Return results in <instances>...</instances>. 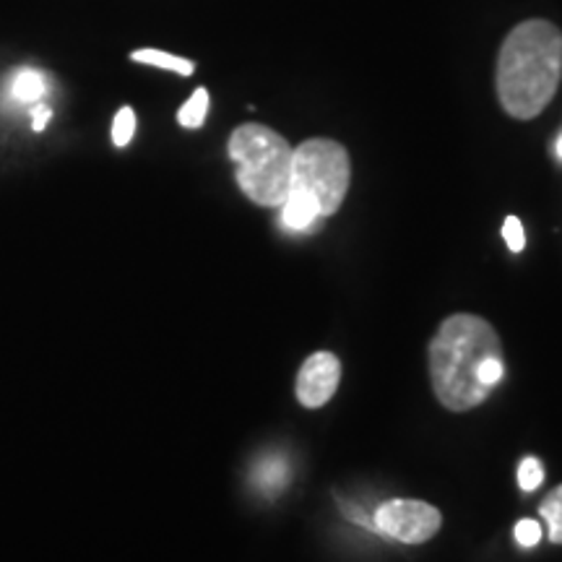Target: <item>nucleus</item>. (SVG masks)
Segmentation results:
<instances>
[{"instance_id": "obj_1", "label": "nucleus", "mask_w": 562, "mask_h": 562, "mask_svg": "<svg viewBox=\"0 0 562 562\" xmlns=\"http://www.w3.org/2000/svg\"><path fill=\"white\" fill-rule=\"evenodd\" d=\"M427 368L435 398L448 412H472L505 375L501 336L480 315H448L427 349Z\"/></svg>"}, {"instance_id": "obj_2", "label": "nucleus", "mask_w": 562, "mask_h": 562, "mask_svg": "<svg viewBox=\"0 0 562 562\" xmlns=\"http://www.w3.org/2000/svg\"><path fill=\"white\" fill-rule=\"evenodd\" d=\"M562 81V32L547 19L513 26L497 53L495 89L516 121H533L554 100Z\"/></svg>"}, {"instance_id": "obj_3", "label": "nucleus", "mask_w": 562, "mask_h": 562, "mask_svg": "<svg viewBox=\"0 0 562 562\" xmlns=\"http://www.w3.org/2000/svg\"><path fill=\"white\" fill-rule=\"evenodd\" d=\"M227 154L235 161V178L245 199L266 209H279L290 193L292 157L290 140L269 125L245 123L232 131Z\"/></svg>"}, {"instance_id": "obj_4", "label": "nucleus", "mask_w": 562, "mask_h": 562, "mask_svg": "<svg viewBox=\"0 0 562 562\" xmlns=\"http://www.w3.org/2000/svg\"><path fill=\"white\" fill-rule=\"evenodd\" d=\"M349 151L334 138H307L294 149L290 193L307 195L318 206L321 220L341 209L349 193Z\"/></svg>"}, {"instance_id": "obj_5", "label": "nucleus", "mask_w": 562, "mask_h": 562, "mask_svg": "<svg viewBox=\"0 0 562 562\" xmlns=\"http://www.w3.org/2000/svg\"><path fill=\"white\" fill-rule=\"evenodd\" d=\"M442 516L425 501H385L375 508L372 529L402 544H425L440 531Z\"/></svg>"}, {"instance_id": "obj_6", "label": "nucleus", "mask_w": 562, "mask_h": 562, "mask_svg": "<svg viewBox=\"0 0 562 562\" xmlns=\"http://www.w3.org/2000/svg\"><path fill=\"white\" fill-rule=\"evenodd\" d=\"M341 383V362L331 351H315L302 364L294 381V396L305 409H321L334 398Z\"/></svg>"}, {"instance_id": "obj_7", "label": "nucleus", "mask_w": 562, "mask_h": 562, "mask_svg": "<svg viewBox=\"0 0 562 562\" xmlns=\"http://www.w3.org/2000/svg\"><path fill=\"white\" fill-rule=\"evenodd\" d=\"M47 94V76L37 68H19L13 70L9 83H5V97L11 104H24L30 112L40 104H45Z\"/></svg>"}, {"instance_id": "obj_8", "label": "nucleus", "mask_w": 562, "mask_h": 562, "mask_svg": "<svg viewBox=\"0 0 562 562\" xmlns=\"http://www.w3.org/2000/svg\"><path fill=\"white\" fill-rule=\"evenodd\" d=\"M281 224L292 232H305L311 229L315 222L321 220L318 206L302 193H286L284 203H281Z\"/></svg>"}, {"instance_id": "obj_9", "label": "nucleus", "mask_w": 562, "mask_h": 562, "mask_svg": "<svg viewBox=\"0 0 562 562\" xmlns=\"http://www.w3.org/2000/svg\"><path fill=\"white\" fill-rule=\"evenodd\" d=\"M131 60L140 63V66H154V68H161V70H172V74H178V76H193V70H195L193 60L180 58V55H172V53L151 50V47H146V50L131 53Z\"/></svg>"}, {"instance_id": "obj_10", "label": "nucleus", "mask_w": 562, "mask_h": 562, "mask_svg": "<svg viewBox=\"0 0 562 562\" xmlns=\"http://www.w3.org/2000/svg\"><path fill=\"white\" fill-rule=\"evenodd\" d=\"M209 91L206 89H195L191 97H188V102L182 104L180 112H178V123L182 128L188 131H199L203 123H206V115H209Z\"/></svg>"}, {"instance_id": "obj_11", "label": "nucleus", "mask_w": 562, "mask_h": 562, "mask_svg": "<svg viewBox=\"0 0 562 562\" xmlns=\"http://www.w3.org/2000/svg\"><path fill=\"white\" fill-rule=\"evenodd\" d=\"M539 516L544 518L550 542L562 544V484L544 497L542 505H539Z\"/></svg>"}, {"instance_id": "obj_12", "label": "nucleus", "mask_w": 562, "mask_h": 562, "mask_svg": "<svg viewBox=\"0 0 562 562\" xmlns=\"http://www.w3.org/2000/svg\"><path fill=\"white\" fill-rule=\"evenodd\" d=\"M133 136H136V112H133V108H121L115 121H112V144L117 149H125Z\"/></svg>"}, {"instance_id": "obj_13", "label": "nucleus", "mask_w": 562, "mask_h": 562, "mask_svg": "<svg viewBox=\"0 0 562 562\" xmlns=\"http://www.w3.org/2000/svg\"><path fill=\"white\" fill-rule=\"evenodd\" d=\"M542 482H544L542 461L533 459V456H529V459H524L521 467H518V484H521V490L524 492H533Z\"/></svg>"}, {"instance_id": "obj_14", "label": "nucleus", "mask_w": 562, "mask_h": 562, "mask_svg": "<svg viewBox=\"0 0 562 562\" xmlns=\"http://www.w3.org/2000/svg\"><path fill=\"white\" fill-rule=\"evenodd\" d=\"M503 237H505V245H508L510 252H521L524 245H526V232H524V224L518 216H508L503 224Z\"/></svg>"}, {"instance_id": "obj_15", "label": "nucleus", "mask_w": 562, "mask_h": 562, "mask_svg": "<svg viewBox=\"0 0 562 562\" xmlns=\"http://www.w3.org/2000/svg\"><path fill=\"white\" fill-rule=\"evenodd\" d=\"M539 539H542V526H539L537 521H531V518H524V521L516 524V542L526 547H537Z\"/></svg>"}, {"instance_id": "obj_16", "label": "nucleus", "mask_w": 562, "mask_h": 562, "mask_svg": "<svg viewBox=\"0 0 562 562\" xmlns=\"http://www.w3.org/2000/svg\"><path fill=\"white\" fill-rule=\"evenodd\" d=\"M554 154H558V159L562 161V133L558 136V140H554Z\"/></svg>"}]
</instances>
